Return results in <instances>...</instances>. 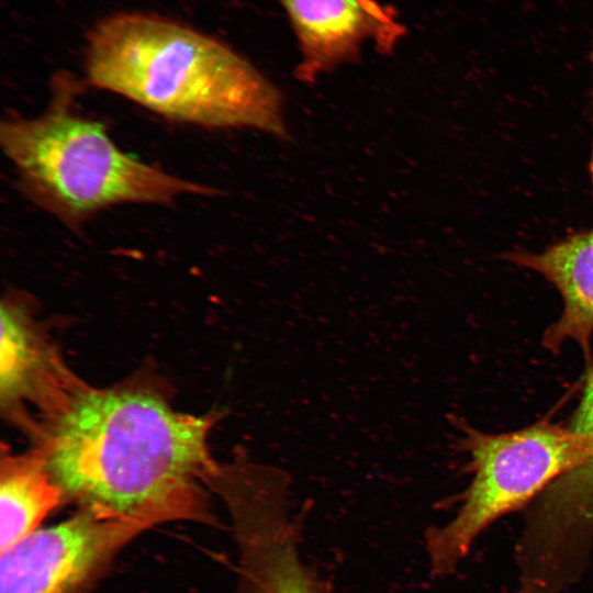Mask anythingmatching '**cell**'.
I'll return each mask as SVG.
<instances>
[{"instance_id": "obj_9", "label": "cell", "mask_w": 593, "mask_h": 593, "mask_svg": "<svg viewBox=\"0 0 593 593\" xmlns=\"http://www.w3.org/2000/svg\"><path fill=\"white\" fill-rule=\"evenodd\" d=\"M502 258L544 277L562 299L560 316L545 331L542 346L558 351L577 344L585 357L593 337V225L573 232L540 251L512 249Z\"/></svg>"}, {"instance_id": "obj_8", "label": "cell", "mask_w": 593, "mask_h": 593, "mask_svg": "<svg viewBox=\"0 0 593 593\" xmlns=\"http://www.w3.org/2000/svg\"><path fill=\"white\" fill-rule=\"evenodd\" d=\"M298 37L302 60L295 77L307 83L322 72L358 59L372 41L391 54L406 33L391 5L376 0H280Z\"/></svg>"}, {"instance_id": "obj_7", "label": "cell", "mask_w": 593, "mask_h": 593, "mask_svg": "<svg viewBox=\"0 0 593 593\" xmlns=\"http://www.w3.org/2000/svg\"><path fill=\"white\" fill-rule=\"evenodd\" d=\"M18 294L1 302L0 406L30 437L83 384Z\"/></svg>"}, {"instance_id": "obj_2", "label": "cell", "mask_w": 593, "mask_h": 593, "mask_svg": "<svg viewBox=\"0 0 593 593\" xmlns=\"http://www.w3.org/2000/svg\"><path fill=\"white\" fill-rule=\"evenodd\" d=\"M87 82L167 119L287 136L280 91L226 43L156 14L99 21L83 55Z\"/></svg>"}, {"instance_id": "obj_3", "label": "cell", "mask_w": 593, "mask_h": 593, "mask_svg": "<svg viewBox=\"0 0 593 593\" xmlns=\"http://www.w3.org/2000/svg\"><path fill=\"white\" fill-rule=\"evenodd\" d=\"M77 93V83L59 76L42 114H12L0 124L1 148L15 169L21 190L34 204L79 230L112 205L168 204L183 194L216 192L121 150L104 124L76 111Z\"/></svg>"}, {"instance_id": "obj_1", "label": "cell", "mask_w": 593, "mask_h": 593, "mask_svg": "<svg viewBox=\"0 0 593 593\" xmlns=\"http://www.w3.org/2000/svg\"><path fill=\"white\" fill-rule=\"evenodd\" d=\"M217 418L176 411L149 382L83 383L32 439L79 508L213 524L205 488L220 465L209 447Z\"/></svg>"}, {"instance_id": "obj_10", "label": "cell", "mask_w": 593, "mask_h": 593, "mask_svg": "<svg viewBox=\"0 0 593 593\" xmlns=\"http://www.w3.org/2000/svg\"><path fill=\"white\" fill-rule=\"evenodd\" d=\"M65 500L43 452L37 448L10 452L0 461V549L12 548L37 530L41 522Z\"/></svg>"}, {"instance_id": "obj_5", "label": "cell", "mask_w": 593, "mask_h": 593, "mask_svg": "<svg viewBox=\"0 0 593 593\" xmlns=\"http://www.w3.org/2000/svg\"><path fill=\"white\" fill-rule=\"evenodd\" d=\"M290 479L238 454L209 488L223 501L237 549L236 593H322L304 562L290 515Z\"/></svg>"}, {"instance_id": "obj_6", "label": "cell", "mask_w": 593, "mask_h": 593, "mask_svg": "<svg viewBox=\"0 0 593 593\" xmlns=\"http://www.w3.org/2000/svg\"><path fill=\"white\" fill-rule=\"evenodd\" d=\"M155 526L89 508L1 552L0 593H88L112 558Z\"/></svg>"}, {"instance_id": "obj_4", "label": "cell", "mask_w": 593, "mask_h": 593, "mask_svg": "<svg viewBox=\"0 0 593 593\" xmlns=\"http://www.w3.org/2000/svg\"><path fill=\"white\" fill-rule=\"evenodd\" d=\"M456 425L473 478L457 514L425 533L430 571L438 577L456 569L491 523L593 460V436L570 426L540 422L515 432L488 434L466 423Z\"/></svg>"}, {"instance_id": "obj_11", "label": "cell", "mask_w": 593, "mask_h": 593, "mask_svg": "<svg viewBox=\"0 0 593 593\" xmlns=\"http://www.w3.org/2000/svg\"><path fill=\"white\" fill-rule=\"evenodd\" d=\"M570 427L593 436V367ZM542 504L560 528L593 534V460L555 481L544 492Z\"/></svg>"}, {"instance_id": "obj_12", "label": "cell", "mask_w": 593, "mask_h": 593, "mask_svg": "<svg viewBox=\"0 0 593 593\" xmlns=\"http://www.w3.org/2000/svg\"><path fill=\"white\" fill-rule=\"evenodd\" d=\"M591 63H592V70H593V48L591 52ZM592 100H593V86H592ZM592 104H593V101H592ZM589 175H590L591 195H592V205H593V127H592V142H591V152H590V160H589Z\"/></svg>"}]
</instances>
